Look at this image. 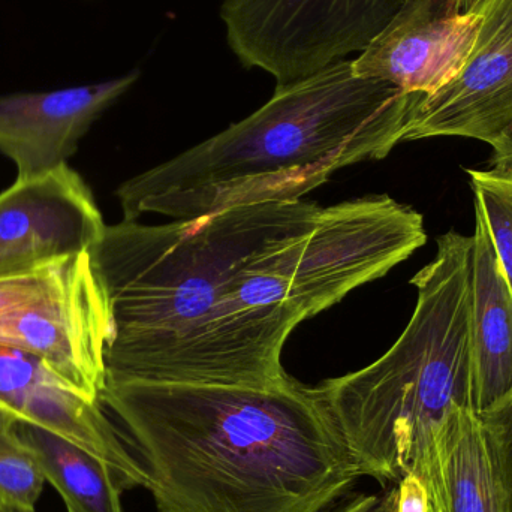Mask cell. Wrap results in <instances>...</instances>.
Returning a JSON list of instances; mask_svg holds the SVG:
<instances>
[{
	"label": "cell",
	"instance_id": "obj_1",
	"mask_svg": "<svg viewBox=\"0 0 512 512\" xmlns=\"http://www.w3.org/2000/svg\"><path fill=\"white\" fill-rule=\"evenodd\" d=\"M99 402L158 512H327L357 466L316 387L107 382Z\"/></svg>",
	"mask_w": 512,
	"mask_h": 512
},
{
	"label": "cell",
	"instance_id": "obj_2",
	"mask_svg": "<svg viewBox=\"0 0 512 512\" xmlns=\"http://www.w3.org/2000/svg\"><path fill=\"white\" fill-rule=\"evenodd\" d=\"M421 98L358 77L352 60H339L276 87L251 116L126 180L116 192L123 221L301 201L337 170L390 155Z\"/></svg>",
	"mask_w": 512,
	"mask_h": 512
},
{
	"label": "cell",
	"instance_id": "obj_3",
	"mask_svg": "<svg viewBox=\"0 0 512 512\" xmlns=\"http://www.w3.org/2000/svg\"><path fill=\"white\" fill-rule=\"evenodd\" d=\"M426 242L423 216L388 195L322 207L312 227L265 246L231 277L164 382L282 381L283 346L297 325L381 279Z\"/></svg>",
	"mask_w": 512,
	"mask_h": 512
},
{
	"label": "cell",
	"instance_id": "obj_4",
	"mask_svg": "<svg viewBox=\"0 0 512 512\" xmlns=\"http://www.w3.org/2000/svg\"><path fill=\"white\" fill-rule=\"evenodd\" d=\"M321 210L301 200L107 225L90 251L110 307L107 382L164 381L231 277L265 246L312 227Z\"/></svg>",
	"mask_w": 512,
	"mask_h": 512
},
{
	"label": "cell",
	"instance_id": "obj_5",
	"mask_svg": "<svg viewBox=\"0 0 512 512\" xmlns=\"http://www.w3.org/2000/svg\"><path fill=\"white\" fill-rule=\"evenodd\" d=\"M474 239H438L435 259L411 279V321L381 358L316 385L360 477L399 484L424 480L436 438L457 408L474 409L472 345Z\"/></svg>",
	"mask_w": 512,
	"mask_h": 512
},
{
	"label": "cell",
	"instance_id": "obj_6",
	"mask_svg": "<svg viewBox=\"0 0 512 512\" xmlns=\"http://www.w3.org/2000/svg\"><path fill=\"white\" fill-rule=\"evenodd\" d=\"M405 0H224L228 45L276 87L361 53Z\"/></svg>",
	"mask_w": 512,
	"mask_h": 512
},
{
	"label": "cell",
	"instance_id": "obj_7",
	"mask_svg": "<svg viewBox=\"0 0 512 512\" xmlns=\"http://www.w3.org/2000/svg\"><path fill=\"white\" fill-rule=\"evenodd\" d=\"M110 328L107 297L87 252L59 291L0 319V345L33 355L86 399L99 402L107 384Z\"/></svg>",
	"mask_w": 512,
	"mask_h": 512
},
{
	"label": "cell",
	"instance_id": "obj_8",
	"mask_svg": "<svg viewBox=\"0 0 512 512\" xmlns=\"http://www.w3.org/2000/svg\"><path fill=\"white\" fill-rule=\"evenodd\" d=\"M92 191L68 164L0 194V277L92 251L104 234Z\"/></svg>",
	"mask_w": 512,
	"mask_h": 512
},
{
	"label": "cell",
	"instance_id": "obj_9",
	"mask_svg": "<svg viewBox=\"0 0 512 512\" xmlns=\"http://www.w3.org/2000/svg\"><path fill=\"white\" fill-rule=\"evenodd\" d=\"M481 17L468 62L415 107L405 141L463 137L492 146L512 122V0H478Z\"/></svg>",
	"mask_w": 512,
	"mask_h": 512
},
{
	"label": "cell",
	"instance_id": "obj_10",
	"mask_svg": "<svg viewBox=\"0 0 512 512\" xmlns=\"http://www.w3.org/2000/svg\"><path fill=\"white\" fill-rule=\"evenodd\" d=\"M481 17L460 0H405L390 23L352 60L358 77L387 81L411 95L429 96L468 62Z\"/></svg>",
	"mask_w": 512,
	"mask_h": 512
},
{
	"label": "cell",
	"instance_id": "obj_11",
	"mask_svg": "<svg viewBox=\"0 0 512 512\" xmlns=\"http://www.w3.org/2000/svg\"><path fill=\"white\" fill-rule=\"evenodd\" d=\"M0 408L98 457L125 490L144 487L143 471L104 406L86 399L33 355L2 345Z\"/></svg>",
	"mask_w": 512,
	"mask_h": 512
},
{
	"label": "cell",
	"instance_id": "obj_12",
	"mask_svg": "<svg viewBox=\"0 0 512 512\" xmlns=\"http://www.w3.org/2000/svg\"><path fill=\"white\" fill-rule=\"evenodd\" d=\"M140 78L132 71L114 80L48 92L0 96V153L17 168V180L38 179L68 164L90 126Z\"/></svg>",
	"mask_w": 512,
	"mask_h": 512
},
{
	"label": "cell",
	"instance_id": "obj_13",
	"mask_svg": "<svg viewBox=\"0 0 512 512\" xmlns=\"http://www.w3.org/2000/svg\"><path fill=\"white\" fill-rule=\"evenodd\" d=\"M472 239L474 409L481 414L512 393V291L478 206Z\"/></svg>",
	"mask_w": 512,
	"mask_h": 512
},
{
	"label": "cell",
	"instance_id": "obj_14",
	"mask_svg": "<svg viewBox=\"0 0 512 512\" xmlns=\"http://www.w3.org/2000/svg\"><path fill=\"white\" fill-rule=\"evenodd\" d=\"M435 462L424 478L441 512H504L501 489L477 412L457 408L436 438Z\"/></svg>",
	"mask_w": 512,
	"mask_h": 512
},
{
	"label": "cell",
	"instance_id": "obj_15",
	"mask_svg": "<svg viewBox=\"0 0 512 512\" xmlns=\"http://www.w3.org/2000/svg\"><path fill=\"white\" fill-rule=\"evenodd\" d=\"M45 481L62 496L68 512H123L122 481L83 448L35 424H18Z\"/></svg>",
	"mask_w": 512,
	"mask_h": 512
},
{
	"label": "cell",
	"instance_id": "obj_16",
	"mask_svg": "<svg viewBox=\"0 0 512 512\" xmlns=\"http://www.w3.org/2000/svg\"><path fill=\"white\" fill-rule=\"evenodd\" d=\"M18 424L14 414L0 408V505L35 512L47 481Z\"/></svg>",
	"mask_w": 512,
	"mask_h": 512
},
{
	"label": "cell",
	"instance_id": "obj_17",
	"mask_svg": "<svg viewBox=\"0 0 512 512\" xmlns=\"http://www.w3.org/2000/svg\"><path fill=\"white\" fill-rule=\"evenodd\" d=\"M475 206L483 213L512 291V177L489 170H468Z\"/></svg>",
	"mask_w": 512,
	"mask_h": 512
},
{
	"label": "cell",
	"instance_id": "obj_18",
	"mask_svg": "<svg viewBox=\"0 0 512 512\" xmlns=\"http://www.w3.org/2000/svg\"><path fill=\"white\" fill-rule=\"evenodd\" d=\"M75 258L27 273L0 277V319L41 303L59 291L74 270Z\"/></svg>",
	"mask_w": 512,
	"mask_h": 512
},
{
	"label": "cell",
	"instance_id": "obj_19",
	"mask_svg": "<svg viewBox=\"0 0 512 512\" xmlns=\"http://www.w3.org/2000/svg\"><path fill=\"white\" fill-rule=\"evenodd\" d=\"M478 417L498 478L504 512H512V393Z\"/></svg>",
	"mask_w": 512,
	"mask_h": 512
},
{
	"label": "cell",
	"instance_id": "obj_20",
	"mask_svg": "<svg viewBox=\"0 0 512 512\" xmlns=\"http://www.w3.org/2000/svg\"><path fill=\"white\" fill-rule=\"evenodd\" d=\"M397 487L381 495H364L352 493L345 501L337 504L327 512H396Z\"/></svg>",
	"mask_w": 512,
	"mask_h": 512
},
{
	"label": "cell",
	"instance_id": "obj_21",
	"mask_svg": "<svg viewBox=\"0 0 512 512\" xmlns=\"http://www.w3.org/2000/svg\"><path fill=\"white\" fill-rule=\"evenodd\" d=\"M396 512H430L429 492L418 475H406L397 484Z\"/></svg>",
	"mask_w": 512,
	"mask_h": 512
},
{
	"label": "cell",
	"instance_id": "obj_22",
	"mask_svg": "<svg viewBox=\"0 0 512 512\" xmlns=\"http://www.w3.org/2000/svg\"><path fill=\"white\" fill-rule=\"evenodd\" d=\"M492 170L512 177V122L492 144Z\"/></svg>",
	"mask_w": 512,
	"mask_h": 512
},
{
	"label": "cell",
	"instance_id": "obj_23",
	"mask_svg": "<svg viewBox=\"0 0 512 512\" xmlns=\"http://www.w3.org/2000/svg\"><path fill=\"white\" fill-rule=\"evenodd\" d=\"M477 0H460V8H462V12L472 11Z\"/></svg>",
	"mask_w": 512,
	"mask_h": 512
},
{
	"label": "cell",
	"instance_id": "obj_24",
	"mask_svg": "<svg viewBox=\"0 0 512 512\" xmlns=\"http://www.w3.org/2000/svg\"><path fill=\"white\" fill-rule=\"evenodd\" d=\"M430 512H441V511H439V508L436 507V505H433L432 502H430Z\"/></svg>",
	"mask_w": 512,
	"mask_h": 512
},
{
	"label": "cell",
	"instance_id": "obj_25",
	"mask_svg": "<svg viewBox=\"0 0 512 512\" xmlns=\"http://www.w3.org/2000/svg\"><path fill=\"white\" fill-rule=\"evenodd\" d=\"M477 2H478V0H477ZM475 5H477V3H475Z\"/></svg>",
	"mask_w": 512,
	"mask_h": 512
}]
</instances>
